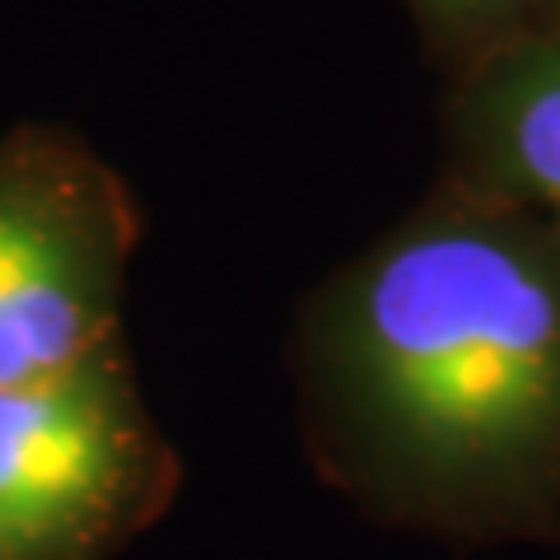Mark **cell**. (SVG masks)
<instances>
[{"label": "cell", "mask_w": 560, "mask_h": 560, "mask_svg": "<svg viewBox=\"0 0 560 560\" xmlns=\"http://www.w3.org/2000/svg\"><path fill=\"white\" fill-rule=\"evenodd\" d=\"M541 5H547V14H560V0H541Z\"/></svg>", "instance_id": "cell-6"}, {"label": "cell", "mask_w": 560, "mask_h": 560, "mask_svg": "<svg viewBox=\"0 0 560 560\" xmlns=\"http://www.w3.org/2000/svg\"><path fill=\"white\" fill-rule=\"evenodd\" d=\"M547 20V5L541 0H467L463 10V61L453 70H463L467 61H477L481 51L510 43L514 33L533 28Z\"/></svg>", "instance_id": "cell-5"}, {"label": "cell", "mask_w": 560, "mask_h": 560, "mask_svg": "<svg viewBox=\"0 0 560 560\" xmlns=\"http://www.w3.org/2000/svg\"><path fill=\"white\" fill-rule=\"evenodd\" d=\"M140 210L84 136L0 131V388L51 378L121 346Z\"/></svg>", "instance_id": "cell-3"}, {"label": "cell", "mask_w": 560, "mask_h": 560, "mask_svg": "<svg viewBox=\"0 0 560 560\" xmlns=\"http://www.w3.org/2000/svg\"><path fill=\"white\" fill-rule=\"evenodd\" d=\"M183 490V458L136 388L127 346L0 388L5 560H113Z\"/></svg>", "instance_id": "cell-2"}, {"label": "cell", "mask_w": 560, "mask_h": 560, "mask_svg": "<svg viewBox=\"0 0 560 560\" xmlns=\"http://www.w3.org/2000/svg\"><path fill=\"white\" fill-rule=\"evenodd\" d=\"M0 560H5V551H0Z\"/></svg>", "instance_id": "cell-7"}, {"label": "cell", "mask_w": 560, "mask_h": 560, "mask_svg": "<svg viewBox=\"0 0 560 560\" xmlns=\"http://www.w3.org/2000/svg\"><path fill=\"white\" fill-rule=\"evenodd\" d=\"M453 178L560 238V14L481 51L448 94Z\"/></svg>", "instance_id": "cell-4"}, {"label": "cell", "mask_w": 560, "mask_h": 560, "mask_svg": "<svg viewBox=\"0 0 560 560\" xmlns=\"http://www.w3.org/2000/svg\"><path fill=\"white\" fill-rule=\"evenodd\" d=\"M313 467L383 518L518 528L560 504V238L448 183L304 300Z\"/></svg>", "instance_id": "cell-1"}]
</instances>
